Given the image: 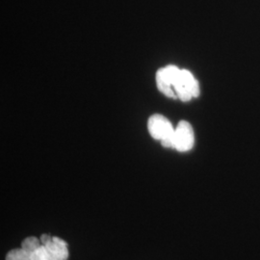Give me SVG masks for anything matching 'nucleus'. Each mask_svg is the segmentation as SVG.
Returning a JSON list of instances; mask_svg holds the SVG:
<instances>
[{
    "label": "nucleus",
    "mask_w": 260,
    "mask_h": 260,
    "mask_svg": "<svg viewBox=\"0 0 260 260\" xmlns=\"http://www.w3.org/2000/svg\"><path fill=\"white\" fill-rule=\"evenodd\" d=\"M148 129L153 139L161 141L164 148L174 149L175 128L171 121L162 115L154 114L149 119Z\"/></svg>",
    "instance_id": "nucleus-1"
},
{
    "label": "nucleus",
    "mask_w": 260,
    "mask_h": 260,
    "mask_svg": "<svg viewBox=\"0 0 260 260\" xmlns=\"http://www.w3.org/2000/svg\"><path fill=\"white\" fill-rule=\"evenodd\" d=\"M174 90L177 99L184 103L200 95L199 82L194 75L187 70H180L179 75L174 82Z\"/></svg>",
    "instance_id": "nucleus-2"
},
{
    "label": "nucleus",
    "mask_w": 260,
    "mask_h": 260,
    "mask_svg": "<svg viewBox=\"0 0 260 260\" xmlns=\"http://www.w3.org/2000/svg\"><path fill=\"white\" fill-rule=\"evenodd\" d=\"M195 134L192 125L186 121L178 122L175 128L174 135V149L177 151L185 152L194 147Z\"/></svg>",
    "instance_id": "nucleus-3"
},
{
    "label": "nucleus",
    "mask_w": 260,
    "mask_h": 260,
    "mask_svg": "<svg viewBox=\"0 0 260 260\" xmlns=\"http://www.w3.org/2000/svg\"><path fill=\"white\" fill-rule=\"evenodd\" d=\"M49 251L53 260H67L69 257L68 244L59 237H53L52 240L44 245Z\"/></svg>",
    "instance_id": "nucleus-4"
},
{
    "label": "nucleus",
    "mask_w": 260,
    "mask_h": 260,
    "mask_svg": "<svg viewBox=\"0 0 260 260\" xmlns=\"http://www.w3.org/2000/svg\"><path fill=\"white\" fill-rule=\"evenodd\" d=\"M41 246H42V242L35 236L27 237L21 243V248L28 251L30 254H32Z\"/></svg>",
    "instance_id": "nucleus-5"
},
{
    "label": "nucleus",
    "mask_w": 260,
    "mask_h": 260,
    "mask_svg": "<svg viewBox=\"0 0 260 260\" xmlns=\"http://www.w3.org/2000/svg\"><path fill=\"white\" fill-rule=\"evenodd\" d=\"M6 260H31V254L22 248L14 249L6 254Z\"/></svg>",
    "instance_id": "nucleus-6"
},
{
    "label": "nucleus",
    "mask_w": 260,
    "mask_h": 260,
    "mask_svg": "<svg viewBox=\"0 0 260 260\" xmlns=\"http://www.w3.org/2000/svg\"><path fill=\"white\" fill-rule=\"evenodd\" d=\"M31 260H53L47 248L42 245L39 249L31 254Z\"/></svg>",
    "instance_id": "nucleus-7"
},
{
    "label": "nucleus",
    "mask_w": 260,
    "mask_h": 260,
    "mask_svg": "<svg viewBox=\"0 0 260 260\" xmlns=\"http://www.w3.org/2000/svg\"><path fill=\"white\" fill-rule=\"evenodd\" d=\"M52 236H50L49 234H43L42 236H41V242H42V245H47V243H49V242L52 240Z\"/></svg>",
    "instance_id": "nucleus-8"
}]
</instances>
